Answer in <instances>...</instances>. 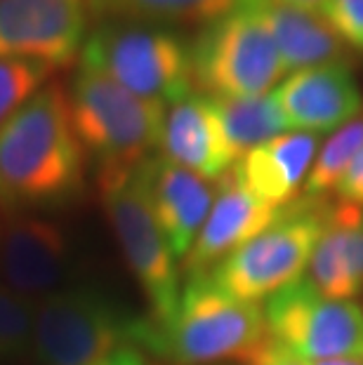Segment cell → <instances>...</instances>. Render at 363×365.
<instances>
[{
  "mask_svg": "<svg viewBox=\"0 0 363 365\" xmlns=\"http://www.w3.org/2000/svg\"><path fill=\"white\" fill-rule=\"evenodd\" d=\"M210 102L236 160L243 158L255 146L285 135L288 130L272 95L210 97Z\"/></svg>",
  "mask_w": 363,
  "mask_h": 365,
  "instance_id": "cell-20",
  "label": "cell"
},
{
  "mask_svg": "<svg viewBox=\"0 0 363 365\" xmlns=\"http://www.w3.org/2000/svg\"><path fill=\"white\" fill-rule=\"evenodd\" d=\"M149 321L102 287L66 285L36 304L31 356L38 365H90L126 346H146Z\"/></svg>",
  "mask_w": 363,
  "mask_h": 365,
  "instance_id": "cell-4",
  "label": "cell"
},
{
  "mask_svg": "<svg viewBox=\"0 0 363 365\" xmlns=\"http://www.w3.org/2000/svg\"><path fill=\"white\" fill-rule=\"evenodd\" d=\"M267 337L260 304L231 297L208 274L189 276L170 321L151 328L144 351L173 365H213L243 361Z\"/></svg>",
  "mask_w": 363,
  "mask_h": 365,
  "instance_id": "cell-3",
  "label": "cell"
},
{
  "mask_svg": "<svg viewBox=\"0 0 363 365\" xmlns=\"http://www.w3.org/2000/svg\"><path fill=\"white\" fill-rule=\"evenodd\" d=\"M191 71L208 97H262L279 88L288 68L257 14L236 10L198 31Z\"/></svg>",
  "mask_w": 363,
  "mask_h": 365,
  "instance_id": "cell-8",
  "label": "cell"
},
{
  "mask_svg": "<svg viewBox=\"0 0 363 365\" xmlns=\"http://www.w3.org/2000/svg\"><path fill=\"white\" fill-rule=\"evenodd\" d=\"M52 73L55 68L43 61L0 57V128L50 85Z\"/></svg>",
  "mask_w": 363,
  "mask_h": 365,
  "instance_id": "cell-22",
  "label": "cell"
},
{
  "mask_svg": "<svg viewBox=\"0 0 363 365\" xmlns=\"http://www.w3.org/2000/svg\"><path fill=\"white\" fill-rule=\"evenodd\" d=\"M36 304L0 281V361L24 359L34 341Z\"/></svg>",
  "mask_w": 363,
  "mask_h": 365,
  "instance_id": "cell-23",
  "label": "cell"
},
{
  "mask_svg": "<svg viewBox=\"0 0 363 365\" xmlns=\"http://www.w3.org/2000/svg\"><path fill=\"white\" fill-rule=\"evenodd\" d=\"M243 10H250L262 19L288 71H302L323 64H347L349 59L342 38L319 12L285 5L281 0H245Z\"/></svg>",
  "mask_w": 363,
  "mask_h": 365,
  "instance_id": "cell-18",
  "label": "cell"
},
{
  "mask_svg": "<svg viewBox=\"0 0 363 365\" xmlns=\"http://www.w3.org/2000/svg\"><path fill=\"white\" fill-rule=\"evenodd\" d=\"M319 149V135L288 132L255 146L234 163L238 184L265 205L283 207L302 193Z\"/></svg>",
  "mask_w": 363,
  "mask_h": 365,
  "instance_id": "cell-16",
  "label": "cell"
},
{
  "mask_svg": "<svg viewBox=\"0 0 363 365\" xmlns=\"http://www.w3.org/2000/svg\"><path fill=\"white\" fill-rule=\"evenodd\" d=\"M142 170L153 217L173 255L184 259L210 215L218 189L210 180H203L165 156L146 158Z\"/></svg>",
  "mask_w": 363,
  "mask_h": 365,
  "instance_id": "cell-13",
  "label": "cell"
},
{
  "mask_svg": "<svg viewBox=\"0 0 363 365\" xmlns=\"http://www.w3.org/2000/svg\"><path fill=\"white\" fill-rule=\"evenodd\" d=\"M307 365H363V361H357V359H339V361H319V363H307Z\"/></svg>",
  "mask_w": 363,
  "mask_h": 365,
  "instance_id": "cell-29",
  "label": "cell"
},
{
  "mask_svg": "<svg viewBox=\"0 0 363 365\" xmlns=\"http://www.w3.org/2000/svg\"><path fill=\"white\" fill-rule=\"evenodd\" d=\"M160 151V156L210 182H218L236 163L210 97L194 92L165 111Z\"/></svg>",
  "mask_w": 363,
  "mask_h": 365,
  "instance_id": "cell-15",
  "label": "cell"
},
{
  "mask_svg": "<svg viewBox=\"0 0 363 365\" xmlns=\"http://www.w3.org/2000/svg\"><path fill=\"white\" fill-rule=\"evenodd\" d=\"M363 151V108L347 120L342 128L321 146L312 170H309L302 193L307 198H328L335 193V186L342 180L347 168L352 165L354 158Z\"/></svg>",
  "mask_w": 363,
  "mask_h": 365,
  "instance_id": "cell-21",
  "label": "cell"
},
{
  "mask_svg": "<svg viewBox=\"0 0 363 365\" xmlns=\"http://www.w3.org/2000/svg\"><path fill=\"white\" fill-rule=\"evenodd\" d=\"M85 163L64 85H45L0 128V212L73 203L85 189Z\"/></svg>",
  "mask_w": 363,
  "mask_h": 365,
  "instance_id": "cell-1",
  "label": "cell"
},
{
  "mask_svg": "<svg viewBox=\"0 0 363 365\" xmlns=\"http://www.w3.org/2000/svg\"><path fill=\"white\" fill-rule=\"evenodd\" d=\"M319 14L347 48L363 52V0H326Z\"/></svg>",
  "mask_w": 363,
  "mask_h": 365,
  "instance_id": "cell-24",
  "label": "cell"
},
{
  "mask_svg": "<svg viewBox=\"0 0 363 365\" xmlns=\"http://www.w3.org/2000/svg\"><path fill=\"white\" fill-rule=\"evenodd\" d=\"M335 193H337V200L363 205V151L354 158L352 165L347 168L342 180L335 186Z\"/></svg>",
  "mask_w": 363,
  "mask_h": 365,
  "instance_id": "cell-26",
  "label": "cell"
},
{
  "mask_svg": "<svg viewBox=\"0 0 363 365\" xmlns=\"http://www.w3.org/2000/svg\"><path fill=\"white\" fill-rule=\"evenodd\" d=\"M99 196L123 259L146 299L151 328L170 321L180 304V269L160 231L146 193L142 163L128 170H111L97 175Z\"/></svg>",
  "mask_w": 363,
  "mask_h": 365,
  "instance_id": "cell-6",
  "label": "cell"
},
{
  "mask_svg": "<svg viewBox=\"0 0 363 365\" xmlns=\"http://www.w3.org/2000/svg\"><path fill=\"white\" fill-rule=\"evenodd\" d=\"M215 203L200 229L194 247L182 259V271L189 276L208 274L215 264L238 250L250 238L272 227L285 207H272L260 203L238 184L234 168L227 170L215 186Z\"/></svg>",
  "mask_w": 363,
  "mask_h": 365,
  "instance_id": "cell-14",
  "label": "cell"
},
{
  "mask_svg": "<svg viewBox=\"0 0 363 365\" xmlns=\"http://www.w3.org/2000/svg\"><path fill=\"white\" fill-rule=\"evenodd\" d=\"M90 365H151L149 359H146L144 349H137V346H126V349H118L104 359H99Z\"/></svg>",
  "mask_w": 363,
  "mask_h": 365,
  "instance_id": "cell-27",
  "label": "cell"
},
{
  "mask_svg": "<svg viewBox=\"0 0 363 365\" xmlns=\"http://www.w3.org/2000/svg\"><path fill=\"white\" fill-rule=\"evenodd\" d=\"M245 0H85L90 19H123L153 26L210 24L243 10Z\"/></svg>",
  "mask_w": 363,
  "mask_h": 365,
  "instance_id": "cell-19",
  "label": "cell"
},
{
  "mask_svg": "<svg viewBox=\"0 0 363 365\" xmlns=\"http://www.w3.org/2000/svg\"><path fill=\"white\" fill-rule=\"evenodd\" d=\"M64 90L73 132L97 175L135 168L160 149L165 104L137 97L83 64Z\"/></svg>",
  "mask_w": 363,
  "mask_h": 365,
  "instance_id": "cell-2",
  "label": "cell"
},
{
  "mask_svg": "<svg viewBox=\"0 0 363 365\" xmlns=\"http://www.w3.org/2000/svg\"><path fill=\"white\" fill-rule=\"evenodd\" d=\"M307 278L330 299H352L363 292V205L347 200L330 203Z\"/></svg>",
  "mask_w": 363,
  "mask_h": 365,
  "instance_id": "cell-17",
  "label": "cell"
},
{
  "mask_svg": "<svg viewBox=\"0 0 363 365\" xmlns=\"http://www.w3.org/2000/svg\"><path fill=\"white\" fill-rule=\"evenodd\" d=\"M81 64L137 97L177 104L191 95V45L168 26L104 19L88 31Z\"/></svg>",
  "mask_w": 363,
  "mask_h": 365,
  "instance_id": "cell-5",
  "label": "cell"
},
{
  "mask_svg": "<svg viewBox=\"0 0 363 365\" xmlns=\"http://www.w3.org/2000/svg\"><path fill=\"white\" fill-rule=\"evenodd\" d=\"M243 363H248V365H307L302 359H297L295 354H290L281 341H276L269 335L245 356Z\"/></svg>",
  "mask_w": 363,
  "mask_h": 365,
  "instance_id": "cell-25",
  "label": "cell"
},
{
  "mask_svg": "<svg viewBox=\"0 0 363 365\" xmlns=\"http://www.w3.org/2000/svg\"><path fill=\"white\" fill-rule=\"evenodd\" d=\"M73 247L66 229L38 212L3 215L0 281L24 299L43 302L68 285Z\"/></svg>",
  "mask_w": 363,
  "mask_h": 365,
  "instance_id": "cell-10",
  "label": "cell"
},
{
  "mask_svg": "<svg viewBox=\"0 0 363 365\" xmlns=\"http://www.w3.org/2000/svg\"><path fill=\"white\" fill-rule=\"evenodd\" d=\"M288 130L319 132L342 128L361 108L363 99L347 64H323L288 76L272 92Z\"/></svg>",
  "mask_w": 363,
  "mask_h": 365,
  "instance_id": "cell-12",
  "label": "cell"
},
{
  "mask_svg": "<svg viewBox=\"0 0 363 365\" xmlns=\"http://www.w3.org/2000/svg\"><path fill=\"white\" fill-rule=\"evenodd\" d=\"M330 212L328 198L297 196L272 227L250 238L208 271V278L231 297L260 304L302 278Z\"/></svg>",
  "mask_w": 363,
  "mask_h": 365,
  "instance_id": "cell-7",
  "label": "cell"
},
{
  "mask_svg": "<svg viewBox=\"0 0 363 365\" xmlns=\"http://www.w3.org/2000/svg\"><path fill=\"white\" fill-rule=\"evenodd\" d=\"M85 0H0V57L68 66L88 38Z\"/></svg>",
  "mask_w": 363,
  "mask_h": 365,
  "instance_id": "cell-11",
  "label": "cell"
},
{
  "mask_svg": "<svg viewBox=\"0 0 363 365\" xmlns=\"http://www.w3.org/2000/svg\"><path fill=\"white\" fill-rule=\"evenodd\" d=\"M285 5H292V7H302V10H309V12H321V7L326 0H281Z\"/></svg>",
  "mask_w": 363,
  "mask_h": 365,
  "instance_id": "cell-28",
  "label": "cell"
},
{
  "mask_svg": "<svg viewBox=\"0 0 363 365\" xmlns=\"http://www.w3.org/2000/svg\"><path fill=\"white\" fill-rule=\"evenodd\" d=\"M0 222H3V215H0Z\"/></svg>",
  "mask_w": 363,
  "mask_h": 365,
  "instance_id": "cell-30",
  "label": "cell"
},
{
  "mask_svg": "<svg viewBox=\"0 0 363 365\" xmlns=\"http://www.w3.org/2000/svg\"><path fill=\"white\" fill-rule=\"evenodd\" d=\"M262 312L267 335L305 363L363 361V309L321 294L307 276L272 294Z\"/></svg>",
  "mask_w": 363,
  "mask_h": 365,
  "instance_id": "cell-9",
  "label": "cell"
}]
</instances>
